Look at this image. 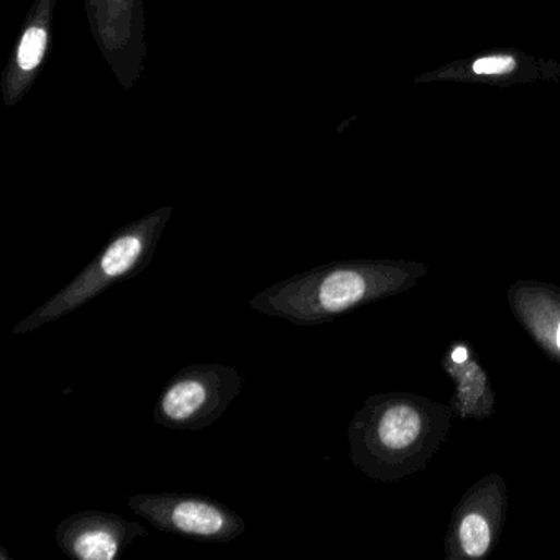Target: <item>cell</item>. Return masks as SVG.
<instances>
[{
  "mask_svg": "<svg viewBox=\"0 0 560 560\" xmlns=\"http://www.w3.org/2000/svg\"><path fill=\"white\" fill-rule=\"evenodd\" d=\"M127 504L157 529L199 543H229L247 529L241 514L203 495L142 494Z\"/></svg>",
  "mask_w": 560,
  "mask_h": 560,
  "instance_id": "4",
  "label": "cell"
},
{
  "mask_svg": "<svg viewBox=\"0 0 560 560\" xmlns=\"http://www.w3.org/2000/svg\"><path fill=\"white\" fill-rule=\"evenodd\" d=\"M557 345H559L560 349V327L559 330H557Z\"/></svg>",
  "mask_w": 560,
  "mask_h": 560,
  "instance_id": "11",
  "label": "cell"
},
{
  "mask_svg": "<svg viewBox=\"0 0 560 560\" xmlns=\"http://www.w3.org/2000/svg\"><path fill=\"white\" fill-rule=\"evenodd\" d=\"M468 354L465 349H458V351H454V355H452V358H454L458 364H462V362L467 361Z\"/></svg>",
  "mask_w": 560,
  "mask_h": 560,
  "instance_id": "10",
  "label": "cell"
},
{
  "mask_svg": "<svg viewBox=\"0 0 560 560\" xmlns=\"http://www.w3.org/2000/svg\"><path fill=\"white\" fill-rule=\"evenodd\" d=\"M54 9L57 0H35L25 17L14 50L0 76V93L9 109L17 107L31 93L44 70L53 34Z\"/></svg>",
  "mask_w": 560,
  "mask_h": 560,
  "instance_id": "7",
  "label": "cell"
},
{
  "mask_svg": "<svg viewBox=\"0 0 560 560\" xmlns=\"http://www.w3.org/2000/svg\"><path fill=\"white\" fill-rule=\"evenodd\" d=\"M171 216L173 206H163L115 231L102 251L71 283L14 327V336L54 322L96 300L110 287L144 273L154 260L158 242Z\"/></svg>",
  "mask_w": 560,
  "mask_h": 560,
  "instance_id": "1",
  "label": "cell"
},
{
  "mask_svg": "<svg viewBox=\"0 0 560 560\" xmlns=\"http://www.w3.org/2000/svg\"><path fill=\"white\" fill-rule=\"evenodd\" d=\"M90 34L122 89L141 81L147 61L145 0H83Z\"/></svg>",
  "mask_w": 560,
  "mask_h": 560,
  "instance_id": "5",
  "label": "cell"
},
{
  "mask_svg": "<svg viewBox=\"0 0 560 560\" xmlns=\"http://www.w3.org/2000/svg\"><path fill=\"white\" fill-rule=\"evenodd\" d=\"M378 271L370 264L322 265L271 284L248 306L294 326L329 322L380 291Z\"/></svg>",
  "mask_w": 560,
  "mask_h": 560,
  "instance_id": "2",
  "label": "cell"
},
{
  "mask_svg": "<svg viewBox=\"0 0 560 560\" xmlns=\"http://www.w3.org/2000/svg\"><path fill=\"white\" fill-rule=\"evenodd\" d=\"M516 68L514 58L503 54V57H487L475 61V74H504L511 73Z\"/></svg>",
  "mask_w": 560,
  "mask_h": 560,
  "instance_id": "9",
  "label": "cell"
},
{
  "mask_svg": "<svg viewBox=\"0 0 560 560\" xmlns=\"http://www.w3.org/2000/svg\"><path fill=\"white\" fill-rule=\"evenodd\" d=\"M147 536L142 524L97 510L71 514L54 529L58 546L73 560H118L132 540Z\"/></svg>",
  "mask_w": 560,
  "mask_h": 560,
  "instance_id": "6",
  "label": "cell"
},
{
  "mask_svg": "<svg viewBox=\"0 0 560 560\" xmlns=\"http://www.w3.org/2000/svg\"><path fill=\"white\" fill-rule=\"evenodd\" d=\"M242 385L244 378L231 365H187L165 385L154 421L167 429H206L223 416L241 394Z\"/></svg>",
  "mask_w": 560,
  "mask_h": 560,
  "instance_id": "3",
  "label": "cell"
},
{
  "mask_svg": "<svg viewBox=\"0 0 560 560\" xmlns=\"http://www.w3.org/2000/svg\"><path fill=\"white\" fill-rule=\"evenodd\" d=\"M462 547L471 557H480L487 552L491 543L490 526L480 514H467L461 524Z\"/></svg>",
  "mask_w": 560,
  "mask_h": 560,
  "instance_id": "8",
  "label": "cell"
}]
</instances>
